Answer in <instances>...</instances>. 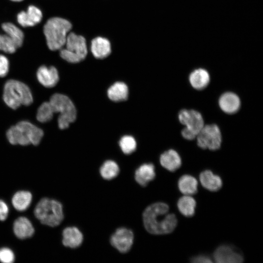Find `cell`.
<instances>
[{
	"label": "cell",
	"instance_id": "obj_16",
	"mask_svg": "<svg viewBox=\"0 0 263 263\" xmlns=\"http://www.w3.org/2000/svg\"><path fill=\"white\" fill-rule=\"evenodd\" d=\"M62 237L63 244L71 248L79 247L83 240L81 231L74 226L65 228L62 232Z\"/></svg>",
	"mask_w": 263,
	"mask_h": 263
},
{
	"label": "cell",
	"instance_id": "obj_14",
	"mask_svg": "<svg viewBox=\"0 0 263 263\" xmlns=\"http://www.w3.org/2000/svg\"><path fill=\"white\" fill-rule=\"evenodd\" d=\"M219 105L223 112L226 113L232 114L239 110L241 102L239 97L235 94L226 92L220 96Z\"/></svg>",
	"mask_w": 263,
	"mask_h": 263
},
{
	"label": "cell",
	"instance_id": "obj_6",
	"mask_svg": "<svg viewBox=\"0 0 263 263\" xmlns=\"http://www.w3.org/2000/svg\"><path fill=\"white\" fill-rule=\"evenodd\" d=\"M54 113H59L58 126L61 130L69 127L70 123L74 122L76 117V110L72 100L66 95L61 94L52 95L49 101Z\"/></svg>",
	"mask_w": 263,
	"mask_h": 263
},
{
	"label": "cell",
	"instance_id": "obj_21",
	"mask_svg": "<svg viewBox=\"0 0 263 263\" xmlns=\"http://www.w3.org/2000/svg\"><path fill=\"white\" fill-rule=\"evenodd\" d=\"M189 81L193 88L196 90H202L208 85L210 81V76L207 70L199 68L190 73Z\"/></svg>",
	"mask_w": 263,
	"mask_h": 263
},
{
	"label": "cell",
	"instance_id": "obj_3",
	"mask_svg": "<svg viewBox=\"0 0 263 263\" xmlns=\"http://www.w3.org/2000/svg\"><path fill=\"white\" fill-rule=\"evenodd\" d=\"M71 28V23L66 19L59 17L49 19L43 27V32L49 48L55 51L63 48L67 34Z\"/></svg>",
	"mask_w": 263,
	"mask_h": 263
},
{
	"label": "cell",
	"instance_id": "obj_28",
	"mask_svg": "<svg viewBox=\"0 0 263 263\" xmlns=\"http://www.w3.org/2000/svg\"><path fill=\"white\" fill-rule=\"evenodd\" d=\"M54 113L50 102H45L41 104L38 110L37 119L39 122L45 123L52 119Z\"/></svg>",
	"mask_w": 263,
	"mask_h": 263
},
{
	"label": "cell",
	"instance_id": "obj_11",
	"mask_svg": "<svg viewBox=\"0 0 263 263\" xmlns=\"http://www.w3.org/2000/svg\"><path fill=\"white\" fill-rule=\"evenodd\" d=\"M213 258L218 263H240L244 261L243 256L234 248L228 245L218 247L214 252Z\"/></svg>",
	"mask_w": 263,
	"mask_h": 263
},
{
	"label": "cell",
	"instance_id": "obj_1",
	"mask_svg": "<svg viewBox=\"0 0 263 263\" xmlns=\"http://www.w3.org/2000/svg\"><path fill=\"white\" fill-rule=\"evenodd\" d=\"M169 207L165 203L158 202L148 207L143 214L145 228L148 232L155 235L172 232L177 224V219L173 213H169Z\"/></svg>",
	"mask_w": 263,
	"mask_h": 263
},
{
	"label": "cell",
	"instance_id": "obj_19",
	"mask_svg": "<svg viewBox=\"0 0 263 263\" xmlns=\"http://www.w3.org/2000/svg\"><path fill=\"white\" fill-rule=\"evenodd\" d=\"M155 176L154 166L150 163L141 165L135 172V180L142 187L146 186Z\"/></svg>",
	"mask_w": 263,
	"mask_h": 263
},
{
	"label": "cell",
	"instance_id": "obj_22",
	"mask_svg": "<svg viewBox=\"0 0 263 263\" xmlns=\"http://www.w3.org/2000/svg\"><path fill=\"white\" fill-rule=\"evenodd\" d=\"M109 99L114 102L123 101L128 98L129 89L123 82H116L109 87L107 91Z\"/></svg>",
	"mask_w": 263,
	"mask_h": 263
},
{
	"label": "cell",
	"instance_id": "obj_31",
	"mask_svg": "<svg viewBox=\"0 0 263 263\" xmlns=\"http://www.w3.org/2000/svg\"><path fill=\"white\" fill-rule=\"evenodd\" d=\"M14 260V254L10 248L3 247L0 249V262L3 263H12Z\"/></svg>",
	"mask_w": 263,
	"mask_h": 263
},
{
	"label": "cell",
	"instance_id": "obj_12",
	"mask_svg": "<svg viewBox=\"0 0 263 263\" xmlns=\"http://www.w3.org/2000/svg\"><path fill=\"white\" fill-rule=\"evenodd\" d=\"M42 14L41 10L34 5L28 6L27 11H21L17 15V20L22 26H33L41 20Z\"/></svg>",
	"mask_w": 263,
	"mask_h": 263
},
{
	"label": "cell",
	"instance_id": "obj_29",
	"mask_svg": "<svg viewBox=\"0 0 263 263\" xmlns=\"http://www.w3.org/2000/svg\"><path fill=\"white\" fill-rule=\"evenodd\" d=\"M119 145L123 152L126 154L132 153L136 148V142L131 135L123 136L120 139Z\"/></svg>",
	"mask_w": 263,
	"mask_h": 263
},
{
	"label": "cell",
	"instance_id": "obj_34",
	"mask_svg": "<svg viewBox=\"0 0 263 263\" xmlns=\"http://www.w3.org/2000/svg\"><path fill=\"white\" fill-rule=\"evenodd\" d=\"M191 261L192 263H209L212 262V260L208 256L202 255L193 257L191 259Z\"/></svg>",
	"mask_w": 263,
	"mask_h": 263
},
{
	"label": "cell",
	"instance_id": "obj_24",
	"mask_svg": "<svg viewBox=\"0 0 263 263\" xmlns=\"http://www.w3.org/2000/svg\"><path fill=\"white\" fill-rule=\"evenodd\" d=\"M32 199V195L29 191L21 190L17 192L12 199V203L14 208L18 211H24L30 206Z\"/></svg>",
	"mask_w": 263,
	"mask_h": 263
},
{
	"label": "cell",
	"instance_id": "obj_17",
	"mask_svg": "<svg viewBox=\"0 0 263 263\" xmlns=\"http://www.w3.org/2000/svg\"><path fill=\"white\" fill-rule=\"evenodd\" d=\"M13 230L16 237L20 239L31 237L35 232L30 221L25 217H20L15 221Z\"/></svg>",
	"mask_w": 263,
	"mask_h": 263
},
{
	"label": "cell",
	"instance_id": "obj_33",
	"mask_svg": "<svg viewBox=\"0 0 263 263\" xmlns=\"http://www.w3.org/2000/svg\"><path fill=\"white\" fill-rule=\"evenodd\" d=\"M9 212V208L7 204L3 201L0 200V220L4 221L6 219Z\"/></svg>",
	"mask_w": 263,
	"mask_h": 263
},
{
	"label": "cell",
	"instance_id": "obj_2",
	"mask_svg": "<svg viewBox=\"0 0 263 263\" xmlns=\"http://www.w3.org/2000/svg\"><path fill=\"white\" fill-rule=\"evenodd\" d=\"M43 136L40 128L27 121H21L10 127L6 132V137L12 145H38Z\"/></svg>",
	"mask_w": 263,
	"mask_h": 263
},
{
	"label": "cell",
	"instance_id": "obj_27",
	"mask_svg": "<svg viewBox=\"0 0 263 263\" xmlns=\"http://www.w3.org/2000/svg\"><path fill=\"white\" fill-rule=\"evenodd\" d=\"M119 172V168L116 163L112 160L105 161L100 168L102 177L106 180H111L116 177Z\"/></svg>",
	"mask_w": 263,
	"mask_h": 263
},
{
	"label": "cell",
	"instance_id": "obj_9",
	"mask_svg": "<svg viewBox=\"0 0 263 263\" xmlns=\"http://www.w3.org/2000/svg\"><path fill=\"white\" fill-rule=\"evenodd\" d=\"M196 138L198 146L203 149L217 150L222 142L221 131L215 124L204 125Z\"/></svg>",
	"mask_w": 263,
	"mask_h": 263
},
{
	"label": "cell",
	"instance_id": "obj_13",
	"mask_svg": "<svg viewBox=\"0 0 263 263\" xmlns=\"http://www.w3.org/2000/svg\"><path fill=\"white\" fill-rule=\"evenodd\" d=\"M37 77L39 83L47 88L54 87L59 80L58 71L54 66H40L37 71Z\"/></svg>",
	"mask_w": 263,
	"mask_h": 263
},
{
	"label": "cell",
	"instance_id": "obj_8",
	"mask_svg": "<svg viewBox=\"0 0 263 263\" xmlns=\"http://www.w3.org/2000/svg\"><path fill=\"white\" fill-rule=\"evenodd\" d=\"M178 118L180 122L185 126L181 133L183 137L187 140L196 138L204 126L202 115L193 110H182L178 114Z\"/></svg>",
	"mask_w": 263,
	"mask_h": 263
},
{
	"label": "cell",
	"instance_id": "obj_30",
	"mask_svg": "<svg viewBox=\"0 0 263 263\" xmlns=\"http://www.w3.org/2000/svg\"><path fill=\"white\" fill-rule=\"evenodd\" d=\"M18 49L13 39L7 34H0V50L6 53H14Z\"/></svg>",
	"mask_w": 263,
	"mask_h": 263
},
{
	"label": "cell",
	"instance_id": "obj_35",
	"mask_svg": "<svg viewBox=\"0 0 263 263\" xmlns=\"http://www.w3.org/2000/svg\"><path fill=\"white\" fill-rule=\"evenodd\" d=\"M11 0L14 1H21L22 0Z\"/></svg>",
	"mask_w": 263,
	"mask_h": 263
},
{
	"label": "cell",
	"instance_id": "obj_4",
	"mask_svg": "<svg viewBox=\"0 0 263 263\" xmlns=\"http://www.w3.org/2000/svg\"><path fill=\"white\" fill-rule=\"evenodd\" d=\"M3 99L5 103L12 109H16L21 105L29 106L33 100L28 86L14 79L6 82L4 86Z\"/></svg>",
	"mask_w": 263,
	"mask_h": 263
},
{
	"label": "cell",
	"instance_id": "obj_7",
	"mask_svg": "<svg viewBox=\"0 0 263 263\" xmlns=\"http://www.w3.org/2000/svg\"><path fill=\"white\" fill-rule=\"evenodd\" d=\"M64 46L60 50V56L70 63H78L83 60L87 55L85 38L74 33H69Z\"/></svg>",
	"mask_w": 263,
	"mask_h": 263
},
{
	"label": "cell",
	"instance_id": "obj_5",
	"mask_svg": "<svg viewBox=\"0 0 263 263\" xmlns=\"http://www.w3.org/2000/svg\"><path fill=\"white\" fill-rule=\"evenodd\" d=\"M34 214L42 224L51 227L58 225L64 218L62 204L47 198H43L38 202Z\"/></svg>",
	"mask_w": 263,
	"mask_h": 263
},
{
	"label": "cell",
	"instance_id": "obj_10",
	"mask_svg": "<svg viewBox=\"0 0 263 263\" xmlns=\"http://www.w3.org/2000/svg\"><path fill=\"white\" fill-rule=\"evenodd\" d=\"M133 238V234L130 229L121 227L117 229L111 236L110 242L118 251L124 253L131 249Z\"/></svg>",
	"mask_w": 263,
	"mask_h": 263
},
{
	"label": "cell",
	"instance_id": "obj_23",
	"mask_svg": "<svg viewBox=\"0 0 263 263\" xmlns=\"http://www.w3.org/2000/svg\"><path fill=\"white\" fill-rule=\"evenodd\" d=\"M198 182L194 177L184 175L178 180V186L180 191L184 194L189 195L197 192Z\"/></svg>",
	"mask_w": 263,
	"mask_h": 263
},
{
	"label": "cell",
	"instance_id": "obj_26",
	"mask_svg": "<svg viewBox=\"0 0 263 263\" xmlns=\"http://www.w3.org/2000/svg\"><path fill=\"white\" fill-rule=\"evenodd\" d=\"M1 27L6 34L13 39L18 48L21 46L24 34L19 28L11 22L3 23Z\"/></svg>",
	"mask_w": 263,
	"mask_h": 263
},
{
	"label": "cell",
	"instance_id": "obj_18",
	"mask_svg": "<svg viewBox=\"0 0 263 263\" xmlns=\"http://www.w3.org/2000/svg\"><path fill=\"white\" fill-rule=\"evenodd\" d=\"M162 167L170 171H174L181 166V159L176 151L169 150L163 152L160 157Z\"/></svg>",
	"mask_w": 263,
	"mask_h": 263
},
{
	"label": "cell",
	"instance_id": "obj_20",
	"mask_svg": "<svg viewBox=\"0 0 263 263\" xmlns=\"http://www.w3.org/2000/svg\"><path fill=\"white\" fill-rule=\"evenodd\" d=\"M199 179L203 187L211 191H218L222 186V181L220 177L209 170L202 172Z\"/></svg>",
	"mask_w": 263,
	"mask_h": 263
},
{
	"label": "cell",
	"instance_id": "obj_25",
	"mask_svg": "<svg viewBox=\"0 0 263 263\" xmlns=\"http://www.w3.org/2000/svg\"><path fill=\"white\" fill-rule=\"evenodd\" d=\"M196 206L195 199L189 195H185L181 197L177 202L179 211L186 217H191L194 215Z\"/></svg>",
	"mask_w": 263,
	"mask_h": 263
},
{
	"label": "cell",
	"instance_id": "obj_32",
	"mask_svg": "<svg viewBox=\"0 0 263 263\" xmlns=\"http://www.w3.org/2000/svg\"><path fill=\"white\" fill-rule=\"evenodd\" d=\"M9 63L7 58L0 55V77L5 76L9 71Z\"/></svg>",
	"mask_w": 263,
	"mask_h": 263
},
{
	"label": "cell",
	"instance_id": "obj_15",
	"mask_svg": "<svg viewBox=\"0 0 263 263\" xmlns=\"http://www.w3.org/2000/svg\"><path fill=\"white\" fill-rule=\"evenodd\" d=\"M91 51L95 58L103 59L111 54V45L106 38L98 37L92 40Z\"/></svg>",
	"mask_w": 263,
	"mask_h": 263
}]
</instances>
